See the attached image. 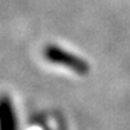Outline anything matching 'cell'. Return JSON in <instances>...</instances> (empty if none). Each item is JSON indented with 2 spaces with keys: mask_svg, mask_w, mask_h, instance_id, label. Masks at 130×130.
I'll return each instance as SVG.
<instances>
[{
  "mask_svg": "<svg viewBox=\"0 0 130 130\" xmlns=\"http://www.w3.org/2000/svg\"><path fill=\"white\" fill-rule=\"evenodd\" d=\"M43 54H44L47 61L69 68L78 75H87L89 71H90V67L87 65L86 61H83L80 57H76L68 51H64L58 46H47L43 51Z\"/></svg>",
  "mask_w": 130,
  "mask_h": 130,
  "instance_id": "obj_1",
  "label": "cell"
},
{
  "mask_svg": "<svg viewBox=\"0 0 130 130\" xmlns=\"http://www.w3.org/2000/svg\"><path fill=\"white\" fill-rule=\"evenodd\" d=\"M0 130H17L14 107L8 97L0 98Z\"/></svg>",
  "mask_w": 130,
  "mask_h": 130,
  "instance_id": "obj_2",
  "label": "cell"
}]
</instances>
